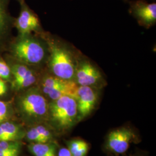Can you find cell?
<instances>
[{"mask_svg":"<svg viewBox=\"0 0 156 156\" xmlns=\"http://www.w3.org/2000/svg\"><path fill=\"white\" fill-rule=\"evenodd\" d=\"M47 44L50 73L63 79L74 81L76 65L81 52L70 44L62 40L51 39Z\"/></svg>","mask_w":156,"mask_h":156,"instance_id":"cell-1","label":"cell"},{"mask_svg":"<svg viewBox=\"0 0 156 156\" xmlns=\"http://www.w3.org/2000/svg\"><path fill=\"white\" fill-rule=\"evenodd\" d=\"M48 117L60 133H67L78 123L75 98L66 95L51 101L49 102Z\"/></svg>","mask_w":156,"mask_h":156,"instance_id":"cell-2","label":"cell"},{"mask_svg":"<svg viewBox=\"0 0 156 156\" xmlns=\"http://www.w3.org/2000/svg\"><path fill=\"white\" fill-rule=\"evenodd\" d=\"M48 48L38 39L26 35L15 44L13 53L23 64L35 66L44 62L47 53H49Z\"/></svg>","mask_w":156,"mask_h":156,"instance_id":"cell-3","label":"cell"},{"mask_svg":"<svg viewBox=\"0 0 156 156\" xmlns=\"http://www.w3.org/2000/svg\"><path fill=\"white\" fill-rule=\"evenodd\" d=\"M19 105L23 114L31 120L48 117L49 102L41 90L33 87L21 96Z\"/></svg>","mask_w":156,"mask_h":156,"instance_id":"cell-4","label":"cell"},{"mask_svg":"<svg viewBox=\"0 0 156 156\" xmlns=\"http://www.w3.org/2000/svg\"><path fill=\"white\" fill-rule=\"evenodd\" d=\"M74 81L78 86L100 90L106 84L105 78L100 68L82 53L77 62Z\"/></svg>","mask_w":156,"mask_h":156,"instance_id":"cell-5","label":"cell"},{"mask_svg":"<svg viewBox=\"0 0 156 156\" xmlns=\"http://www.w3.org/2000/svg\"><path fill=\"white\" fill-rule=\"evenodd\" d=\"M41 86L42 93L51 101L66 95L75 98L78 87L75 81L57 77L50 73L42 78Z\"/></svg>","mask_w":156,"mask_h":156,"instance_id":"cell-6","label":"cell"},{"mask_svg":"<svg viewBox=\"0 0 156 156\" xmlns=\"http://www.w3.org/2000/svg\"><path fill=\"white\" fill-rule=\"evenodd\" d=\"M100 89L90 86H78L75 98L78 109V123L90 116L98 102Z\"/></svg>","mask_w":156,"mask_h":156,"instance_id":"cell-7","label":"cell"},{"mask_svg":"<svg viewBox=\"0 0 156 156\" xmlns=\"http://www.w3.org/2000/svg\"><path fill=\"white\" fill-rule=\"evenodd\" d=\"M131 128L122 127L112 130L108 135L105 147L114 154H123L128 150L130 144L136 139Z\"/></svg>","mask_w":156,"mask_h":156,"instance_id":"cell-8","label":"cell"},{"mask_svg":"<svg viewBox=\"0 0 156 156\" xmlns=\"http://www.w3.org/2000/svg\"><path fill=\"white\" fill-rule=\"evenodd\" d=\"M129 12L136 19L140 25L150 28L156 23V4L149 3L144 0L131 2Z\"/></svg>","mask_w":156,"mask_h":156,"instance_id":"cell-9","label":"cell"},{"mask_svg":"<svg viewBox=\"0 0 156 156\" xmlns=\"http://www.w3.org/2000/svg\"><path fill=\"white\" fill-rule=\"evenodd\" d=\"M16 26L22 36L30 35L33 31H38L40 28L37 15L23 1L20 14L17 19Z\"/></svg>","mask_w":156,"mask_h":156,"instance_id":"cell-10","label":"cell"},{"mask_svg":"<svg viewBox=\"0 0 156 156\" xmlns=\"http://www.w3.org/2000/svg\"><path fill=\"white\" fill-rule=\"evenodd\" d=\"M28 147L35 156H56V146L52 143H31Z\"/></svg>","mask_w":156,"mask_h":156,"instance_id":"cell-11","label":"cell"},{"mask_svg":"<svg viewBox=\"0 0 156 156\" xmlns=\"http://www.w3.org/2000/svg\"><path fill=\"white\" fill-rule=\"evenodd\" d=\"M67 146L72 156H86L89 149V144L81 139L68 140Z\"/></svg>","mask_w":156,"mask_h":156,"instance_id":"cell-12","label":"cell"},{"mask_svg":"<svg viewBox=\"0 0 156 156\" xmlns=\"http://www.w3.org/2000/svg\"><path fill=\"white\" fill-rule=\"evenodd\" d=\"M0 127L6 134L9 135L13 139L17 140L23 136L21 128L19 126L11 122H4L0 124Z\"/></svg>","mask_w":156,"mask_h":156,"instance_id":"cell-13","label":"cell"},{"mask_svg":"<svg viewBox=\"0 0 156 156\" xmlns=\"http://www.w3.org/2000/svg\"><path fill=\"white\" fill-rule=\"evenodd\" d=\"M21 146V143L17 140L0 141V153L12 151H20Z\"/></svg>","mask_w":156,"mask_h":156,"instance_id":"cell-14","label":"cell"},{"mask_svg":"<svg viewBox=\"0 0 156 156\" xmlns=\"http://www.w3.org/2000/svg\"><path fill=\"white\" fill-rule=\"evenodd\" d=\"M26 138L29 141L32 142L33 143L45 144L44 140L38 133L35 127L28 130L26 133Z\"/></svg>","mask_w":156,"mask_h":156,"instance_id":"cell-15","label":"cell"},{"mask_svg":"<svg viewBox=\"0 0 156 156\" xmlns=\"http://www.w3.org/2000/svg\"><path fill=\"white\" fill-rule=\"evenodd\" d=\"M11 70L5 62L0 60V79H8L11 76Z\"/></svg>","mask_w":156,"mask_h":156,"instance_id":"cell-16","label":"cell"},{"mask_svg":"<svg viewBox=\"0 0 156 156\" xmlns=\"http://www.w3.org/2000/svg\"><path fill=\"white\" fill-rule=\"evenodd\" d=\"M6 12L5 5L2 0H0V31L4 28L6 20Z\"/></svg>","mask_w":156,"mask_h":156,"instance_id":"cell-17","label":"cell"},{"mask_svg":"<svg viewBox=\"0 0 156 156\" xmlns=\"http://www.w3.org/2000/svg\"><path fill=\"white\" fill-rule=\"evenodd\" d=\"M8 106L5 102L0 101V123H2L8 116Z\"/></svg>","mask_w":156,"mask_h":156,"instance_id":"cell-18","label":"cell"},{"mask_svg":"<svg viewBox=\"0 0 156 156\" xmlns=\"http://www.w3.org/2000/svg\"><path fill=\"white\" fill-rule=\"evenodd\" d=\"M4 140H13L12 137L3 131V129L0 127V141Z\"/></svg>","mask_w":156,"mask_h":156,"instance_id":"cell-19","label":"cell"},{"mask_svg":"<svg viewBox=\"0 0 156 156\" xmlns=\"http://www.w3.org/2000/svg\"><path fill=\"white\" fill-rule=\"evenodd\" d=\"M57 156H72L67 147H62L58 151Z\"/></svg>","mask_w":156,"mask_h":156,"instance_id":"cell-20","label":"cell"},{"mask_svg":"<svg viewBox=\"0 0 156 156\" xmlns=\"http://www.w3.org/2000/svg\"><path fill=\"white\" fill-rule=\"evenodd\" d=\"M7 91L6 85L2 79H0V96L5 94Z\"/></svg>","mask_w":156,"mask_h":156,"instance_id":"cell-21","label":"cell"},{"mask_svg":"<svg viewBox=\"0 0 156 156\" xmlns=\"http://www.w3.org/2000/svg\"><path fill=\"white\" fill-rule=\"evenodd\" d=\"M20 151H12L0 153V156H18Z\"/></svg>","mask_w":156,"mask_h":156,"instance_id":"cell-22","label":"cell"}]
</instances>
